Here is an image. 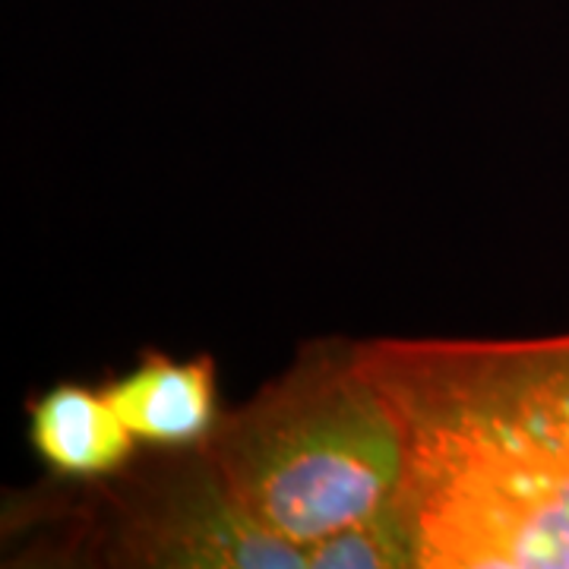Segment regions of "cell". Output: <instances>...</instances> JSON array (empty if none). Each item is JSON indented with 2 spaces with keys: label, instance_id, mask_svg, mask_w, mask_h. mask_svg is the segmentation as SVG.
<instances>
[{
  "label": "cell",
  "instance_id": "cell-3",
  "mask_svg": "<svg viewBox=\"0 0 569 569\" xmlns=\"http://www.w3.org/2000/svg\"><path fill=\"white\" fill-rule=\"evenodd\" d=\"M149 563L190 569H305V545L260 526L222 485L190 481L149 526Z\"/></svg>",
  "mask_w": 569,
  "mask_h": 569
},
{
  "label": "cell",
  "instance_id": "cell-4",
  "mask_svg": "<svg viewBox=\"0 0 569 569\" xmlns=\"http://www.w3.org/2000/svg\"><path fill=\"white\" fill-rule=\"evenodd\" d=\"M104 396L130 433L146 443L183 447L216 425V373L209 358L187 365L149 358L104 389Z\"/></svg>",
  "mask_w": 569,
  "mask_h": 569
},
{
  "label": "cell",
  "instance_id": "cell-6",
  "mask_svg": "<svg viewBox=\"0 0 569 569\" xmlns=\"http://www.w3.org/2000/svg\"><path fill=\"white\" fill-rule=\"evenodd\" d=\"M310 569H411L418 567V545L406 512L396 503L377 509L348 529L305 545Z\"/></svg>",
  "mask_w": 569,
  "mask_h": 569
},
{
  "label": "cell",
  "instance_id": "cell-1",
  "mask_svg": "<svg viewBox=\"0 0 569 569\" xmlns=\"http://www.w3.org/2000/svg\"><path fill=\"white\" fill-rule=\"evenodd\" d=\"M355 351L402 427L418 569H569V336Z\"/></svg>",
  "mask_w": 569,
  "mask_h": 569
},
{
  "label": "cell",
  "instance_id": "cell-2",
  "mask_svg": "<svg viewBox=\"0 0 569 569\" xmlns=\"http://www.w3.org/2000/svg\"><path fill=\"white\" fill-rule=\"evenodd\" d=\"M216 475L260 526L310 545L399 500L406 440L348 351L295 370L224 427Z\"/></svg>",
  "mask_w": 569,
  "mask_h": 569
},
{
  "label": "cell",
  "instance_id": "cell-5",
  "mask_svg": "<svg viewBox=\"0 0 569 569\" xmlns=\"http://www.w3.org/2000/svg\"><path fill=\"white\" fill-rule=\"evenodd\" d=\"M133 440L104 392L58 387L32 406V447L67 478L111 475L127 462Z\"/></svg>",
  "mask_w": 569,
  "mask_h": 569
}]
</instances>
